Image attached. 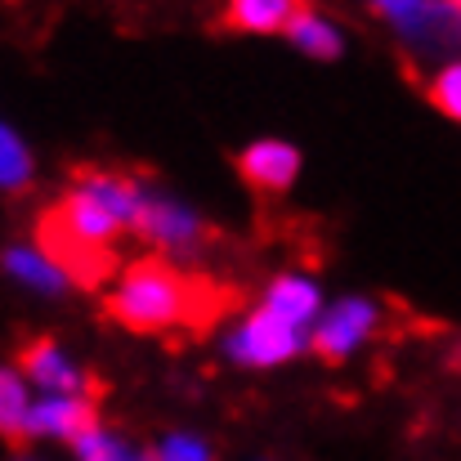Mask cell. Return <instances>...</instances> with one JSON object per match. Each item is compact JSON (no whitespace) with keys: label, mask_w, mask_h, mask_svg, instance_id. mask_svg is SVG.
I'll list each match as a JSON object with an SVG mask.
<instances>
[{"label":"cell","mask_w":461,"mask_h":461,"mask_svg":"<svg viewBox=\"0 0 461 461\" xmlns=\"http://www.w3.org/2000/svg\"><path fill=\"white\" fill-rule=\"evenodd\" d=\"M301 0H229L224 23L233 32H287Z\"/></svg>","instance_id":"obj_9"},{"label":"cell","mask_w":461,"mask_h":461,"mask_svg":"<svg viewBox=\"0 0 461 461\" xmlns=\"http://www.w3.org/2000/svg\"><path fill=\"white\" fill-rule=\"evenodd\" d=\"M36 251L77 287H99L117 274V251L113 247H99L90 238H81L63 215L59 206H45L36 215Z\"/></svg>","instance_id":"obj_2"},{"label":"cell","mask_w":461,"mask_h":461,"mask_svg":"<svg viewBox=\"0 0 461 461\" xmlns=\"http://www.w3.org/2000/svg\"><path fill=\"white\" fill-rule=\"evenodd\" d=\"M5 269L18 274L23 283L41 287V292H63V283H68V278H63L41 251H36V256H32V251H9V256H5Z\"/></svg>","instance_id":"obj_13"},{"label":"cell","mask_w":461,"mask_h":461,"mask_svg":"<svg viewBox=\"0 0 461 461\" xmlns=\"http://www.w3.org/2000/svg\"><path fill=\"white\" fill-rule=\"evenodd\" d=\"M430 104L439 113H448L453 122H461V63H444L430 81Z\"/></svg>","instance_id":"obj_17"},{"label":"cell","mask_w":461,"mask_h":461,"mask_svg":"<svg viewBox=\"0 0 461 461\" xmlns=\"http://www.w3.org/2000/svg\"><path fill=\"white\" fill-rule=\"evenodd\" d=\"M238 175L256 188V193H287L301 175V153L283 140H260L251 149L238 153Z\"/></svg>","instance_id":"obj_7"},{"label":"cell","mask_w":461,"mask_h":461,"mask_svg":"<svg viewBox=\"0 0 461 461\" xmlns=\"http://www.w3.org/2000/svg\"><path fill=\"white\" fill-rule=\"evenodd\" d=\"M27 184H32V157H27V149L18 144L14 131L0 126V188L23 193Z\"/></svg>","instance_id":"obj_14"},{"label":"cell","mask_w":461,"mask_h":461,"mask_svg":"<svg viewBox=\"0 0 461 461\" xmlns=\"http://www.w3.org/2000/svg\"><path fill=\"white\" fill-rule=\"evenodd\" d=\"M72 448H77V457H81V461H149L144 453H135L126 439L108 435L104 426H99L95 435H86L81 444H72Z\"/></svg>","instance_id":"obj_15"},{"label":"cell","mask_w":461,"mask_h":461,"mask_svg":"<svg viewBox=\"0 0 461 461\" xmlns=\"http://www.w3.org/2000/svg\"><path fill=\"white\" fill-rule=\"evenodd\" d=\"M27 430H32V435H54V439L81 444L86 435H95V430H99V412H95V403H90V399L54 394V399H45V403H32Z\"/></svg>","instance_id":"obj_8"},{"label":"cell","mask_w":461,"mask_h":461,"mask_svg":"<svg viewBox=\"0 0 461 461\" xmlns=\"http://www.w3.org/2000/svg\"><path fill=\"white\" fill-rule=\"evenodd\" d=\"M233 305L238 287L188 274L170 256H144L126 265L122 283L108 296V313L140 336H206Z\"/></svg>","instance_id":"obj_1"},{"label":"cell","mask_w":461,"mask_h":461,"mask_svg":"<svg viewBox=\"0 0 461 461\" xmlns=\"http://www.w3.org/2000/svg\"><path fill=\"white\" fill-rule=\"evenodd\" d=\"M265 309L278 313L292 327H305V322L318 318V287L309 278H301V274H283V278H274V287L265 296Z\"/></svg>","instance_id":"obj_10"},{"label":"cell","mask_w":461,"mask_h":461,"mask_svg":"<svg viewBox=\"0 0 461 461\" xmlns=\"http://www.w3.org/2000/svg\"><path fill=\"white\" fill-rule=\"evenodd\" d=\"M426 5H430V0H376V9H381L394 27H408V23H412Z\"/></svg>","instance_id":"obj_18"},{"label":"cell","mask_w":461,"mask_h":461,"mask_svg":"<svg viewBox=\"0 0 461 461\" xmlns=\"http://www.w3.org/2000/svg\"><path fill=\"white\" fill-rule=\"evenodd\" d=\"M287 36L305 50L309 59H336V54H340V32H336L318 9H309V5L296 9V18L287 23Z\"/></svg>","instance_id":"obj_12"},{"label":"cell","mask_w":461,"mask_h":461,"mask_svg":"<svg viewBox=\"0 0 461 461\" xmlns=\"http://www.w3.org/2000/svg\"><path fill=\"white\" fill-rule=\"evenodd\" d=\"M381 322H385V313H381L376 301L349 296V301L331 305L313 322V349H318V358H327V363H345L363 340H372V336L381 331Z\"/></svg>","instance_id":"obj_3"},{"label":"cell","mask_w":461,"mask_h":461,"mask_svg":"<svg viewBox=\"0 0 461 461\" xmlns=\"http://www.w3.org/2000/svg\"><path fill=\"white\" fill-rule=\"evenodd\" d=\"M135 233L157 242V247L170 251V256H193V251L202 247V238H206V224H202L188 206H179V202L149 197L144 211H140V220H135Z\"/></svg>","instance_id":"obj_6"},{"label":"cell","mask_w":461,"mask_h":461,"mask_svg":"<svg viewBox=\"0 0 461 461\" xmlns=\"http://www.w3.org/2000/svg\"><path fill=\"white\" fill-rule=\"evenodd\" d=\"M18 367H23L36 385H45V390H54V394H77V399H81V394H104V381L90 376V372H81V367H72L50 336L27 340V345L18 349Z\"/></svg>","instance_id":"obj_5"},{"label":"cell","mask_w":461,"mask_h":461,"mask_svg":"<svg viewBox=\"0 0 461 461\" xmlns=\"http://www.w3.org/2000/svg\"><path fill=\"white\" fill-rule=\"evenodd\" d=\"M292 354H301V327L283 322L269 309L247 313L242 327L229 336V358L242 367H274V363H287Z\"/></svg>","instance_id":"obj_4"},{"label":"cell","mask_w":461,"mask_h":461,"mask_svg":"<svg viewBox=\"0 0 461 461\" xmlns=\"http://www.w3.org/2000/svg\"><path fill=\"white\" fill-rule=\"evenodd\" d=\"M149 461H215V448H211L202 435H184V430H175V435L157 439V448L149 453Z\"/></svg>","instance_id":"obj_16"},{"label":"cell","mask_w":461,"mask_h":461,"mask_svg":"<svg viewBox=\"0 0 461 461\" xmlns=\"http://www.w3.org/2000/svg\"><path fill=\"white\" fill-rule=\"evenodd\" d=\"M448 5H453V9H461V0H448Z\"/></svg>","instance_id":"obj_19"},{"label":"cell","mask_w":461,"mask_h":461,"mask_svg":"<svg viewBox=\"0 0 461 461\" xmlns=\"http://www.w3.org/2000/svg\"><path fill=\"white\" fill-rule=\"evenodd\" d=\"M27 417H32V403H27V390H23L18 372L0 367V439L14 444V448H23L32 439Z\"/></svg>","instance_id":"obj_11"},{"label":"cell","mask_w":461,"mask_h":461,"mask_svg":"<svg viewBox=\"0 0 461 461\" xmlns=\"http://www.w3.org/2000/svg\"><path fill=\"white\" fill-rule=\"evenodd\" d=\"M14 461H36V457H14Z\"/></svg>","instance_id":"obj_20"}]
</instances>
